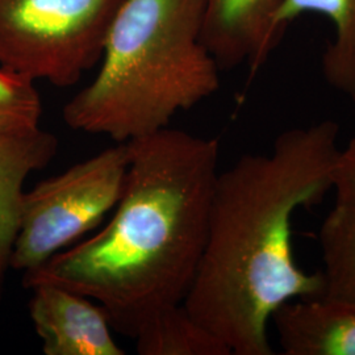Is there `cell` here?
I'll return each mask as SVG.
<instances>
[{
  "label": "cell",
  "mask_w": 355,
  "mask_h": 355,
  "mask_svg": "<svg viewBox=\"0 0 355 355\" xmlns=\"http://www.w3.org/2000/svg\"><path fill=\"white\" fill-rule=\"evenodd\" d=\"M340 125L290 128L271 150L245 154L216 180L202 261L183 305L234 355H272L268 325L280 305L321 296V271L293 250V217L327 198Z\"/></svg>",
  "instance_id": "1"
},
{
  "label": "cell",
  "mask_w": 355,
  "mask_h": 355,
  "mask_svg": "<svg viewBox=\"0 0 355 355\" xmlns=\"http://www.w3.org/2000/svg\"><path fill=\"white\" fill-rule=\"evenodd\" d=\"M114 217L86 241L24 272L98 302L114 331L135 338L158 312L183 304L202 261L220 142L165 128L128 141Z\"/></svg>",
  "instance_id": "2"
},
{
  "label": "cell",
  "mask_w": 355,
  "mask_h": 355,
  "mask_svg": "<svg viewBox=\"0 0 355 355\" xmlns=\"http://www.w3.org/2000/svg\"><path fill=\"white\" fill-rule=\"evenodd\" d=\"M204 0H124L94 80L64 107L67 127L116 142L170 125L220 89L202 41Z\"/></svg>",
  "instance_id": "3"
},
{
  "label": "cell",
  "mask_w": 355,
  "mask_h": 355,
  "mask_svg": "<svg viewBox=\"0 0 355 355\" xmlns=\"http://www.w3.org/2000/svg\"><path fill=\"white\" fill-rule=\"evenodd\" d=\"M124 0H0V67L70 87L102 58Z\"/></svg>",
  "instance_id": "4"
},
{
  "label": "cell",
  "mask_w": 355,
  "mask_h": 355,
  "mask_svg": "<svg viewBox=\"0 0 355 355\" xmlns=\"http://www.w3.org/2000/svg\"><path fill=\"white\" fill-rule=\"evenodd\" d=\"M128 166V144L117 142L24 191L11 268L36 270L96 228L119 203Z\"/></svg>",
  "instance_id": "5"
},
{
  "label": "cell",
  "mask_w": 355,
  "mask_h": 355,
  "mask_svg": "<svg viewBox=\"0 0 355 355\" xmlns=\"http://www.w3.org/2000/svg\"><path fill=\"white\" fill-rule=\"evenodd\" d=\"M29 315L46 355H124L102 306L48 282L28 284Z\"/></svg>",
  "instance_id": "6"
},
{
  "label": "cell",
  "mask_w": 355,
  "mask_h": 355,
  "mask_svg": "<svg viewBox=\"0 0 355 355\" xmlns=\"http://www.w3.org/2000/svg\"><path fill=\"white\" fill-rule=\"evenodd\" d=\"M284 0H204L202 41L220 70L242 64L254 76L278 45L275 16Z\"/></svg>",
  "instance_id": "7"
},
{
  "label": "cell",
  "mask_w": 355,
  "mask_h": 355,
  "mask_svg": "<svg viewBox=\"0 0 355 355\" xmlns=\"http://www.w3.org/2000/svg\"><path fill=\"white\" fill-rule=\"evenodd\" d=\"M284 355H355V305L327 295L290 300L271 321Z\"/></svg>",
  "instance_id": "8"
},
{
  "label": "cell",
  "mask_w": 355,
  "mask_h": 355,
  "mask_svg": "<svg viewBox=\"0 0 355 355\" xmlns=\"http://www.w3.org/2000/svg\"><path fill=\"white\" fill-rule=\"evenodd\" d=\"M58 139L46 130L0 136V302L20 223L24 182L51 164Z\"/></svg>",
  "instance_id": "9"
},
{
  "label": "cell",
  "mask_w": 355,
  "mask_h": 355,
  "mask_svg": "<svg viewBox=\"0 0 355 355\" xmlns=\"http://www.w3.org/2000/svg\"><path fill=\"white\" fill-rule=\"evenodd\" d=\"M308 12L325 16L333 26V40L321 57L325 82L355 104V0H284L272 26L275 42L293 20Z\"/></svg>",
  "instance_id": "10"
},
{
  "label": "cell",
  "mask_w": 355,
  "mask_h": 355,
  "mask_svg": "<svg viewBox=\"0 0 355 355\" xmlns=\"http://www.w3.org/2000/svg\"><path fill=\"white\" fill-rule=\"evenodd\" d=\"M133 340L140 355H232L183 304L158 312Z\"/></svg>",
  "instance_id": "11"
},
{
  "label": "cell",
  "mask_w": 355,
  "mask_h": 355,
  "mask_svg": "<svg viewBox=\"0 0 355 355\" xmlns=\"http://www.w3.org/2000/svg\"><path fill=\"white\" fill-rule=\"evenodd\" d=\"M324 295L355 305V211L334 204L318 232Z\"/></svg>",
  "instance_id": "12"
},
{
  "label": "cell",
  "mask_w": 355,
  "mask_h": 355,
  "mask_svg": "<svg viewBox=\"0 0 355 355\" xmlns=\"http://www.w3.org/2000/svg\"><path fill=\"white\" fill-rule=\"evenodd\" d=\"M36 82L0 67V136L40 128L42 103Z\"/></svg>",
  "instance_id": "13"
},
{
  "label": "cell",
  "mask_w": 355,
  "mask_h": 355,
  "mask_svg": "<svg viewBox=\"0 0 355 355\" xmlns=\"http://www.w3.org/2000/svg\"><path fill=\"white\" fill-rule=\"evenodd\" d=\"M331 178L334 204L355 211V136L345 148H340Z\"/></svg>",
  "instance_id": "14"
}]
</instances>
